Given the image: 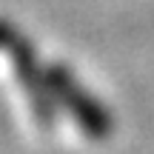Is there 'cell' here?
<instances>
[{
    "label": "cell",
    "instance_id": "2",
    "mask_svg": "<svg viewBox=\"0 0 154 154\" xmlns=\"http://www.w3.org/2000/svg\"><path fill=\"white\" fill-rule=\"evenodd\" d=\"M9 54H11V63H14V72L20 77V86L26 91L29 103H32V111L40 123L49 126L51 117H54V100H51V91L46 86V72H40V63L34 60V51L20 34L9 40Z\"/></svg>",
    "mask_w": 154,
    "mask_h": 154
},
{
    "label": "cell",
    "instance_id": "3",
    "mask_svg": "<svg viewBox=\"0 0 154 154\" xmlns=\"http://www.w3.org/2000/svg\"><path fill=\"white\" fill-rule=\"evenodd\" d=\"M11 37H14V29H11L6 20H0V49H6Z\"/></svg>",
    "mask_w": 154,
    "mask_h": 154
},
{
    "label": "cell",
    "instance_id": "1",
    "mask_svg": "<svg viewBox=\"0 0 154 154\" xmlns=\"http://www.w3.org/2000/svg\"><path fill=\"white\" fill-rule=\"evenodd\" d=\"M46 86L51 91V100H60L63 109L77 120V126L83 128V134L94 140H103L111 134V117L106 114V109L91 97L88 91H83L80 83L69 74V69L63 66H51L46 69Z\"/></svg>",
    "mask_w": 154,
    "mask_h": 154
}]
</instances>
